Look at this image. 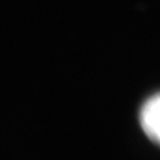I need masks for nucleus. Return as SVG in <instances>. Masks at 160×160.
<instances>
[{
	"label": "nucleus",
	"instance_id": "f257e3e1",
	"mask_svg": "<svg viewBox=\"0 0 160 160\" xmlns=\"http://www.w3.org/2000/svg\"><path fill=\"white\" fill-rule=\"evenodd\" d=\"M139 118L143 132L160 145V94L153 95L143 103Z\"/></svg>",
	"mask_w": 160,
	"mask_h": 160
}]
</instances>
